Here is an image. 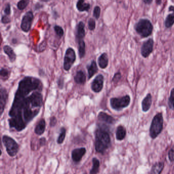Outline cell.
Instances as JSON below:
<instances>
[{"label": "cell", "instance_id": "6da1fadb", "mask_svg": "<svg viewBox=\"0 0 174 174\" xmlns=\"http://www.w3.org/2000/svg\"><path fill=\"white\" fill-rule=\"evenodd\" d=\"M43 88L42 82L37 78L26 77L20 81L8 113L10 129L22 131L38 115L43 105Z\"/></svg>", "mask_w": 174, "mask_h": 174}, {"label": "cell", "instance_id": "7a4b0ae2", "mask_svg": "<svg viewBox=\"0 0 174 174\" xmlns=\"http://www.w3.org/2000/svg\"><path fill=\"white\" fill-rule=\"evenodd\" d=\"M95 149L98 153L104 154L110 145L111 139L107 130L98 128L95 132Z\"/></svg>", "mask_w": 174, "mask_h": 174}, {"label": "cell", "instance_id": "3957f363", "mask_svg": "<svg viewBox=\"0 0 174 174\" xmlns=\"http://www.w3.org/2000/svg\"><path fill=\"white\" fill-rule=\"evenodd\" d=\"M136 32L142 38H145L151 35L153 26L150 20L141 19L134 26Z\"/></svg>", "mask_w": 174, "mask_h": 174}, {"label": "cell", "instance_id": "277c9868", "mask_svg": "<svg viewBox=\"0 0 174 174\" xmlns=\"http://www.w3.org/2000/svg\"><path fill=\"white\" fill-rule=\"evenodd\" d=\"M2 141L9 156L14 157L17 154L20 150V145L13 138L4 135L2 137Z\"/></svg>", "mask_w": 174, "mask_h": 174}, {"label": "cell", "instance_id": "5b68a950", "mask_svg": "<svg viewBox=\"0 0 174 174\" xmlns=\"http://www.w3.org/2000/svg\"><path fill=\"white\" fill-rule=\"evenodd\" d=\"M163 117L161 113L157 114L153 118L150 129V136L152 138H156L161 133L163 128Z\"/></svg>", "mask_w": 174, "mask_h": 174}, {"label": "cell", "instance_id": "8992f818", "mask_svg": "<svg viewBox=\"0 0 174 174\" xmlns=\"http://www.w3.org/2000/svg\"><path fill=\"white\" fill-rule=\"evenodd\" d=\"M130 101V97L126 95L120 98H112L110 100V104L112 109L119 111L129 106Z\"/></svg>", "mask_w": 174, "mask_h": 174}, {"label": "cell", "instance_id": "52a82bcc", "mask_svg": "<svg viewBox=\"0 0 174 174\" xmlns=\"http://www.w3.org/2000/svg\"><path fill=\"white\" fill-rule=\"evenodd\" d=\"M76 59V53L72 48H68L65 51L64 60V68L68 71L71 68Z\"/></svg>", "mask_w": 174, "mask_h": 174}, {"label": "cell", "instance_id": "ba28073f", "mask_svg": "<svg viewBox=\"0 0 174 174\" xmlns=\"http://www.w3.org/2000/svg\"><path fill=\"white\" fill-rule=\"evenodd\" d=\"M34 19V15L31 11L26 12L23 16L21 20V28L25 32H28L30 30Z\"/></svg>", "mask_w": 174, "mask_h": 174}, {"label": "cell", "instance_id": "9c48e42d", "mask_svg": "<svg viewBox=\"0 0 174 174\" xmlns=\"http://www.w3.org/2000/svg\"><path fill=\"white\" fill-rule=\"evenodd\" d=\"M98 120L100 122L98 126L99 127L106 128L107 125H113L115 123V120L111 115L106 114V112L101 111L98 115Z\"/></svg>", "mask_w": 174, "mask_h": 174}, {"label": "cell", "instance_id": "30bf717a", "mask_svg": "<svg viewBox=\"0 0 174 174\" xmlns=\"http://www.w3.org/2000/svg\"><path fill=\"white\" fill-rule=\"evenodd\" d=\"M104 78L101 74H99L95 77L91 83V88L95 93L101 92L104 86Z\"/></svg>", "mask_w": 174, "mask_h": 174}, {"label": "cell", "instance_id": "8fae6325", "mask_svg": "<svg viewBox=\"0 0 174 174\" xmlns=\"http://www.w3.org/2000/svg\"><path fill=\"white\" fill-rule=\"evenodd\" d=\"M154 41L152 38H149L144 42L141 48V54L144 58L148 57L153 52Z\"/></svg>", "mask_w": 174, "mask_h": 174}, {"label": "cell", "instance_id": "7c38bea8", "mask_svg": "<svg viewBox=\"0 0 174 174\" xmlns=\"http://www.w3.org/2000/svg\"><path fill=\"white\" fill-rule=\"evenodd\" d=\"M87 153L85 148H79L73 150L72 152V158L73 161L76 163L80 162L82 158Z\"/></svg>", "mask_w": 174, "mask_h": 174}, {"label": "cell", "instance_id": "4fadbf2b", "mask_svg": "<svg viewBox=\"0 0 174 174\" xmlns=\"http://www.w3.org/2000/svg\"><path fill=\"white\" fill-rule=\"evenodd\" d=\"M0 95H1V100H0V114L1 117L4 111L5 106L7 102L8 99V93L7 89L4 87L1 88L0 90Z\"/></svg>", "mask_w": 174, "mask_h": 174}, {"label": "cell", "instance_id": "5bb4252c", "mask_svg": "<svg viewBox=\"0 0 174 174\" xmlns=\"http://www.w3.org/2000/svg\"><path fill=\"white\" fill-rule=\"evenodd\" d=\"M85 34V25L83 21H79L76 27V37L77 41L83 40Z\"/></svg>", "mask_w": 174, "mask_h": 174}, {"label": "cell", "instance_id": "9a60e30c", "mask_svg": "<svg viewBox=\"0 0 174 174\" xmlns=\"http://www.w3.org/2000/svg\"><path fill=\"white\" fill-rule=\"evenodd\" d=\"M168 10L172 13L167 15L164 22L165 26L168 28L171 27L174 24V6H170L168 8Z\"/></svg>", "mask_w": 174, "mask_h": 174}, {"label": "cell", "instance_id": "2e32d148", "mask_svg": "<svg viewBox=\"0 0 174 174\" xmlns=\"http://www.w3.org/2000/svg\"><path fill=\"white\" fill-rule=\"evenodd\" d=\"M46 128V122L44 118H41L35 126L34 132L37 135H41L45 132Z\"/></svg>", "mask_w": 174, "mask_h": 174}, {"label": "cell", "instance_id": "e0dca14e", "mask_svg": "<svg viewBox=\"0 0 174 174\" xmlns=\"http://www.w3.org/2000/svg\"><path fill=\"white\" fill-rule=\"evenodd\" d=\"M87 69L88 79H90L98 72V68L95 60H94L91 62L89 65L87 66Z\"/></svg>", "mask_w": 174, "mask_h": 174}, {"label": "cell", "instance_id": "ac0fdd59", "mask_svg": "<svg viewBox=\"0 0 174 174\" xmlns=\"http://www.w3.org/2000/svg\"><path fill=\"white\" fill-rule=\"evenodd\" d=\"M74 81L78 84H84L87 81L85 73L82 70L77 72L76 75L74 76Z\"/></svg>", "mask_w": 174, "mask_h": 174}, {"label": "cell", "instance_id": "d6986e66", "mask_svg": "<svg viewBox=\"0 0 174 174\" xmlns=\"http://www.w3.org/2000/svg\"><path fill=\"white\" fill-rule=\"evenodd\" d=\"M98 63L100 68L105 69L108 65V58L107 53H103L102 54L98 59Z\"/></svg>", "mask_w": 174, "mask_h": 174}, {"label": "cell", "instance_id": "ffe728a7", "mask_svg": "<svg viewBox=\"0 0 174 174\" xmlns=\"http://www.w3.org/2000/svg\"><path fill=\"white\" fill-rule=\"evenodd\" d=\"M152 98L151 94H148L146 97L142 100L141 105H142V110L144 112H147L149 110L152 104Z\"/></svg>", "mask_w": 174, "mask_h": 174}, {"label": "cell", "instance_id": "44dd1931", "mask_svg": "<svg viewBox=\"0 0 174 174\" xmlns=\"http://www.w3.org/2000/svg\"><path fill=\"white\" fill-rule=\"evenodd\" d=\"M3 50L4 53L8 56L11 62H14L17 58V55L14 51L13 48L9 45H5L3 47Z\"/></svg>", "mask_w": 174, "mask_h": 174}, {"label": "cell", "instance_id": "7402d4cb", "mask_svg": "<svg viewBox=\"0 0 174 174\" xmlns=\"http://www.w3.org/2000/svg\"><path fill=\"white\" fill-rule=\"evenodd\" d=\"M91 5L89 3L85 2L84 0H79L76 4V8L80 12L88 11L91 9Z\"/></svg>", "mask_w": 174, "mask_h": 174}, {"label": "cell", "instance_id": "603a6c76", "mask_svg": "<svg viewBox=\"0 0 174 174\" xmlns=\"http://www.w3.org/2000/svg\"><path fill=\"white\" fill-rule=\"evenodd\" d=\"M77 42L79 57L81 59L84 57L85 55L86 44H85V41H84V40H81V41H78Z\"/></svg>", "mask_w": 174, "mask_h": 174}, {"label": "cell", "instance_id": "cb8c5ba5", "mask_svg": "<svg viewBox=\"0 0 174 174\" xmlns=\"http://www.w3.org/2000/svg\"><path fill=\"white\" fill-rule=\"evenodd\" d=\"M92 167L89 172L90 174H98L100 169V161L97 158L94 157L92 159Z\"/></svg>", "mask_w": 174, "mask_h": 174}, {"label": "cell", "instance_id": "d4e9b609", "mask_svg": "<svg viewBox=\"0 0 174 174\" xmlns=\"http://www.w3.org/2000/svg\"><path fill=\"white\" fill-rule=\"evenodd\" d=\"M126 134V129L123 126H119L117 128L116 131V138L118 141H122L124 139Z\"/></svg>", "mask_w": 174, "mask_h": 174}, {"label": "cell", "instance_id": "484cf974", "mask_svg": "<svg viewBox=\"0 0 174 174\" xmlns=\"http://www.w3.org/2000/svg\"><path fill=\"white\" fill-rule=\"evenodd\" d=\"M164 168L163 162H158L155 164L152 168L151 174H160Z\"/></svg>", "mask_w": 174, "mask_h": 174}, {"label": "cell", "instance_id": "4316f807", "mask_svg": "<svg viewBox=\"0 0 174 174\" xmlns=\"http://www.w3.org/2000/svg\"><path fill=\"white\" fill-rule=\"evenodd\" d=\"M67 134V129L65 127L61 128L60 131V134H59L58 137L57 139V142L58 144L60 145L62 144L64 141Z\"/></svg>", "mask_w": 174, "mask_h": 174}, {"label": "cell", "instance_id": "83f0119b", "mask_svg": "<svg viewBox=\"0 0 174 174\" xmlns=\"http://www.w3.org/2000/svg\"><path fill=\"white\" fill-rule=\"evenodd\" d=\"M0 75L2 80L6 81L9 79V77L10 76V71L7 68H2L0 71Z\"/></svg>", "mask_w": 174, "mask_h": 174}, {"label": "cell", "instance_id": "f1b7e54d", "mask_svg": "<svg viewBox=\"0 0 174 174\" xmlns=\"http://www.w3.org/2000/svg\"><path fill=\"white\" fill-rule=\"evenodd\" d=\"M29 3V1H25V0L20 1L17 4V7L20 10H23L27 7Z\"/></svg>", "mask_w": 174, "mask_h": 174}, {"label": "cell", "instance_id": "f546056e", "mask_svg": "<svg viewBox=\"0 0 174 174\" xmlns=\"http://www.w3.org/2000/svg\"><path fill=\"white\" fill-rule=\"evenodd\" d=\"M168 104L170 109H174V88L172 89L171 91L170 98L168 99Z\"/></svg>", "mask_w": 174, "mask_h": 174}, {"label": "cell", "instance_id": "4dcf8cb0", "mask_svg": "<svg viewBox=\"0 0 174 174\" xmlns=\"http://www.w3.org/2000/svg\"><path fill=\"white\" fill-rule=\"evenodd\" d=\"M54 29L55 32L58 37H62L64 36V30L61 27L56 25V26H54Z\"/></svg>", "mask_w": 174, "mask_h": 174}, {"label": "cell", "instance_id": "1f68e13d", "mask_svg": "<svg viewBox=\"0 0 174 174\" xmlns=\"http://www.w3.org/2000/svg\"><path fill=\"white\" fill-rule=\"evenodd\" d=\"M101 14V8L99 6L95 7L93 11V16L96 20H98Z\"/></svg>", "mask_w": 174, "mask_h": 174}, {"label": "cell", "instance_id": "d6a6232c", "mask_svg": "<svg viewBox=\"0 0 174 174\" xmlns=\"http://www.w3.org/2000/svg\"><path fill=\"white\" fill-rule=\"evenodd\" d=\"M88 27L89 30L93 31L95 28V21L94 18H91L89 19L88 22Z\"/></svg>", "mask_w": 174, "mask_h": 174}, {"label": "cell", "instance_id": "836d02e7", "mask_svg": "<svg viewBox=\"0 0 174 174\" xmlns=\"http://www.w3.org/2000/svg\"><path fill=\"white\" fill-rule=\"evenodd\" d=\"M57 83L58 87H59L60 89H63L64 85V77H60L59 78L57 81Z\"/></svg>", "mask_w": 174, "mask_h": 174}, {"label": "cell", "instance_id": "e575fe53", "mask_svg": "<svg viewBox=\"0 0 174 174\" xmlns=\"http://www.w3.org/2000/svg\"><path fill=\"white\" fill-rule=\"evenodd\" d=\"M1 21L3 24H7L8 23H10L11 19L8 16L3 15V17H2Z\"/></svg>", "mask_w": 174, "mask_h": 174}, {"label": "cell", "instance_id": "d590c367", "mask_svg": "<svg viewBox=\"0 0 174 174\" xmlns=\"http://www.w3.org/2000/svg\"><path fill=\"white\" fill-rule=\"evenodd\" d=\"M121 78V73H115V75H114V77L112 79V82L114 83H117L118 82V81L120 80Z\"/></svg>", "mask_w": 174, "mask_h": 174}, {"label": "cell", "instance_id": "8d00e7d4", "mask_svg": "<svg viewBox=\"0 0 174 174\" xmlns=\"http://www.w3.org/2000/svg\"><path fill=\"white\" fill-rule=\"evenodd\" d=\"M4 13L5 14V15H7V16H8L9 17V15H10L11 14V6L10 5L9 3H8L6 5V6H5L4 9Z\"/></svg>", "mask_w": 174, "mask_h": 174}, {"label": "cell", "instance_id": "74e56055", "mask_svg": "<svg viewBox=\"0 0 174 174\" xmlns=\"http://www.w3.org/2000/svg\"><path fill=\"white\" fill-rule=\"evenodd\" d=\"M57 123V120L55 117H52L50 118V125L51 127H54Z\"/></svg>", "mask_w": 174, "mask_h": 174}, {"label": "cell", "instance_id": "f35d334b", "mask_svg": "<svg viewBox=\"0 0 174 174\" xmlns=\"http://www.w3.org/2000/svg\"><path fill=\"white\" fill-rule=\"evenodd\" d=\"M168 158L171 161H174V148L172 149L168 152Z\"/></svg>", "mask_w": 174, "mask_h": 174}, {"label": "cell", "instance_id": "ab89813d", "mask_svg": "<svg viewBox=\"0 0 174 174\" xmlns=\"http://www.w3.org/2000/svg\"><path fill=\"white\" fill-rule=\"evenodd\" d=\"M47 142V140L45 137H41L39 139V144L41 147H43L45 145Z\"/></svg>", "mask_w": 174, "mask_h": 174}, {"label": "cell", "instance_id": "60d3db41", "mask_svg": "<svg viewBox=\"0 0 174 174\" xmlns=\"http://www.w3.org/2000/svg\"><path fill=\"white\" fill-rule=\"evenodd\" d=\"M43 5L40 4V3H37L35 5V10H38V9H41V8L43 7Z\"/></svg>", "mask_w": 174, "mask_h": 174}, {"label": "cell", "instance_id": "b9f144b4", "mask_svg": "<svg viewBox=\"0 0 174 174\" xmlns=\"http://www.w3.org/2000/svg\"><path fill=\"white\" fill-rule=\"evenodd\" d=\"M45 41H43V43H41L40 45V49L41 50V51H42V49H43V47H44V48H45V47H46V44H45Z\"/></svg>", "mask_w": 174, "mask_h": 174}, {"label": "cell", "instance_id": "7bdbcfd3", "mask_svg": "<svg viewBox=\"0 0 174 174\" xmlns=\"http://www.w3.org/2000/svg\"><path fill=\"white\" fill-rule=\"evenodd\" d=\"M152 0H144L143 1V2L145 3L146 4H150L151 3H152Z\"/></svg>", "mask_w": 174, "mask_h": 174}, {"label": "cell", "instance_id": "ee69618b", "mask_svg": "<svg viewBox=\"0 0 174 174\" xmlns=\"http://www.w3.org/2000/svg\"><path fill=\"white\" fill-rule=\"evenodd\" d=\"M156 4L159 5H160L161 3V1H160V0H157V1H156Z\"/></svg>", "mask_w": 174, "mask_h": 174}]
</instances>
